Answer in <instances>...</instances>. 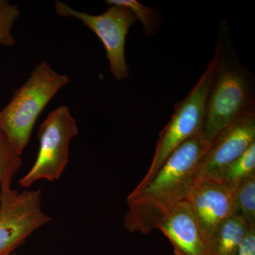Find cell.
<instances>
[{"instance_id": "6da1fadb", "label": "cell", "mask_w": 255, "mask_h": 255, "mask_svg": "<svg viewBox=\"0 0 255 255\" xmlns=\"http://www.w3.org/2000/svg\"><path fill=\"white\" fill-rule=\"evenodd\" d=\"M211 144L201 134L191 137L171 154L147 184L137 186L127 198L124 227L149 234L179 203L189 200L200 177L199 162Z\"/></svg>"}, {"instance_id": "7a4b0ae2", "label": "cell", "mask_w": 255, "mask_h": 255, "mask_svg": "<svg viewBox=\"0 0 255 255\" xmlns=\"http://www.w3.org/2000/svg\"><path fill=\"white\" fill-rule=\"evenodd\" d=\"M213 59L201 134L209 143L229 124L255 110V75L240 60L225 23L219 25Z\"/></svg>"}, {"instance_id": "3957f363", "label": "cell", "mask_w": 255, "mask_h": 255, "mask_svg": "<svg viewBox=\"0 0 255 255\" xmlns=\"http://www.w3.org/2000/svg\"><path fill=\"white\" fill-rule=\"evenodd\" d=\"M69 81L68 75L57 73L49 63L42 61L0 111V129L18 155L29 143L40 114Z\"/></svg>"}, {"instance_id": "277c9868", "label": "cell", "mask_w": 255, "mask_h": 255, "mask_svg": "<svg viewBox=\"0 0 255 255\" xmlns=\"http://www.w3.org/2000/svg\"><path fill=\"white\" fill-rule=\"evenodd\" d=\"M214 68V60L212 59L187 97L175 105L169 123L159 132L148 171L137 186L141 187L147 184L179 146L191 137L202 134L206 98Z\"/></svg>"}, {"instance_id": "5b68a950", "label": "cell", "mask_w": 255, "mask_h": 255, "mask_svg": "<svg viewBox=\"0 0 255 255\" xmlns=\"http://www.w3.org/2000/svg\"><path fill=\"white\" fill-rule=\"evenodd\" d=\"M79 134L76 120L66 106H60L48 114L38 129L39 148L34 163L18 181L23 188L46 179L59 180L69 162L72 139Z\"/></svg>"}, {"instance_id": "8992f818", "label": "cell", "mask_w": 255, "mask_h": 255, "mask_svg": "<svg viewBox=\"0 0 255 255\" xmlns=\"http://www.w3.org/2000/svg\"><path fill=\"white\" fill-rule=\"evenodd\" d=\"M55 10L61 17L80 20L98 36L105 46L110 73L116 80L122 81L128 78L126 41L130 26L137 21L130 9L125 6L112 5L102 14L92 15L75 10L66 3L57 0Z\"/></svg>"}, {"instance_id": "52a82bcc", "label": "cell", "mask_w": 255, "mask_h": 255, "mask_svg": "<svg viewBox=\"0 0 255 255\" xmlns=\"http://www.w3.org/2000/svg\"><path fill=\"white\" fill-rule=\"evenodd\" d=\"M50 221L42 209L41 189L13 190L0 186V255H10Z\"/></svg>"}, {"instance_id": "ba28073f", "label": "cell", "mask_w": 255, "mask_h": 255, "mask_svg": "<svg viewBox=\"0 0 255 255\" xmlns=\"http://www.w3.org/2000/svg\"><path fill=\"white\" fill-rule=\"evenodd\" d=\"M254 142L255 110L229 124L211 142L199 162V176L214 177L241 157Z\"/></svg>"}, {"instance_id": "9c48e42d", "label": "cell", "mask_w": 255, "mask_h": 255, "mask_svg": "<svg viewBox=\"0 0 255 255\" xmlns=\"http://www.w3.org/2000/svg\"><path fill=\"white\" fill-rule=\"evenodd\" d=\"M235 188L209 177L198 179L189 201L206 245L220 225L236 215Z\"/></svg>"}, {"instance_id": "30bf717a", "label": "cell", "mask_w": 255, "mask_h": 255, "mask_svg": "<svg viewBox=\"0 0 255 255\" xmlns=\"http://www.w3.org/2000/svg\"><path fill=\"white\" fill-rule=\"evenodd\" d=\"M173 247L175 255H207L206 245L189 200L179 203L156 226Z\"/></svg>"}, {"instance_id": "8fae6325", "label": "cell", "mask_w": 255, "mask_h": 255, "mask_svg": "<svg viewBox=\"0 0 255 255\" xmlns=\"http://www.w3.org/2000/svg\"><path fill=\"white\" fill-rule=\"evenodd\" d=\"M244 220L233 215L223 221L206 245L207 255H235L251 231Z\"/></svg>"}, {"instance_id": "7c38bea8", "label": "cell", "mask_w": 255, "mask_h": 255, "mask_svg": "<svg viewBox=\"0 0 255 255\" xmlns=\"http://www.w3.org/2000/svg\"><path fill=\"white\" fill-rule=\"evenodd\" d=\"M255 174V142L237 159L210 179L235 188L247 178Z\"/></svg>"}, {"instance_id": "4fadbf2b", "label": "cell", "mask_w": 255, "mask_h": 255, "mask_svg": "<svg viewBox=\"0 0 255 255\" xmlns=\"http://www.w3.org/2000/svg\"><path fill=\"white\" fill-rule=\"evenodd\" d=\"M234 202L236 215L244 220L251 229H255V174L236 188Z\"/></svg>"}, {"instance_id": "5bb4252c", "label": "cell", "mask_w": 255, "mask_h": 255, "mask_svg": "<svg viewBox=\"0 0 255 255\" xmlns=\"http://www.w3.org/2000/svg\"><path fill=\"white\" fill-rule=\"evenodd\" d=\"M105 2L109 6L118 5L130 9L137 20L141 22L146 36H153L160 27V15L157 10L145 6L136 0H107Z\"/></svg>"}, {"instance_id": "9a60e30c", "label": "cell", "mask_w": 255, "mask_h": 255, "mask_svg": "<svg viewBox=\"0 0 255 255\" xmlns=\"http://www.w3.org/2000/svg\"><path fill=\"white\" fill-rule=\"evenodd\" d=\"M22 164L18 155L7 137L0 129V186H11L13 178Z\"/></svg>"}, {"instance_id": "2e32d148", "label": "cell", "mask_w": 255, "mask_h": 255, "mask_svg": "<svg viewBox=\"0 0 255 255\" xmlns=\"http://www.w3.org/2000/svg\"><path fill=\"white\" fill-rule=\"evenodd\" d=\"M20 14L18 5L11 4L7 0H0V46H14L16 41L11 28Z\"/></svg>"}, {"instance_id": "e0dca14e", "label": "cell", "mask_w": 255, "mask_h": 255, "mask_svg": "<svg viewBox=\"0 0 255 255\" xmlns=\"http://www.w3.org/2000/svg\"><path fill=\"white\" fill-rule=\"evenodd\" d=\"M235 255H255V229L249 231Z\"/></svg>"}, {"instance_id": "ac0fdd59", "label": "cell", "mask_w": 255, "mask_h": 255, "mask_svg": "<svg viewBox=\"0 0 255 255\" xmlns=\"http://www.w3.org/2000/svg\"><path fill=\"white\" fill-rule=\"evenodd\" d=\"M15 255V254H13V255Z\"/></svg>"}, {"instance_id": "d6986e66", "label": "cell", "mask_w": 255, "mask_h": 255, "mask_svg": "<svg viewBox=\"0 0 255 255\" xmlns=\"http://www.w3.org/2000/svg\"></svg>"}]
</instances>
